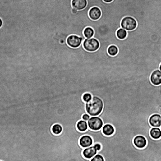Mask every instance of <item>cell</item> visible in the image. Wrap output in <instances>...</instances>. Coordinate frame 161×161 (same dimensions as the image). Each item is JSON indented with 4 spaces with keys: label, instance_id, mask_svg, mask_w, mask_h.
Instances as JSON below:
<instances>
[{
    "label": "cell",
    "instance_id": "cell-11",
    "mask_svg": "<svg viewBox=\"0 0 161 161\" xmlns=\"http://www.w3.org/2000/svg\"><path fill=\"white\" fill-rule=\"evenodd\" d=\"M87 0H72L71 5L73 8L77 10H81L85 9L87 6Z\"/></svg>",
    "mask_w": 161,
    "mask_h": 161
},
{
    "label": "cell",
    "instance_id": "cell-21",
    "mask_svg": "<svg viewBox=\"0 0 161 161\" xmlns=\"http://www.w3.org/2000/svg\"><path fill=\"white\" fill-rule=\"evenodd\" d=\"M91 161H104V159L102 155L97 154L91 159Z\"/></svg>",
    "mask_w": 161,
    "mask_h": 161
},
{
    "label": "cell",
    "instance_id": "cell-15",
    "mask_svg": "<svg viewBox=\"0 0 161 161\" xmlns=\"http://www.w3.org/2000/svg\"><path fill=\"white\" fill-rule=\"evenodd\" d=\"M76 127L80 132H85L89 128L87 122L83 120H80L77 122L76 124Z\"/></svg>",
    "mask_w": 161,
    "mask_h": 161
},
{
    "label": "cell",
    "instance_id": "cell-5",
    "mask_svg": "<svg viewBox=\"0 0 161 161\" xmlns=\"http://www.w3.org/2000/svg\"><path fill=\"white\" fill-rule=\"evenodd\" d=\"M84 40L82 37L76 35H71L67 38V43L70 47L73 48H77L81 45Z\"/></svg>",
    "mask_w": 161,
    "mask_h": 161
},
{
    "label": "cell",
    "instance_id": "cell-7",
    "mask_svg": "<svg viewBox=\"0 0 161 161\" xmlns=\"http://www.w3.org/2000/svg\"><path fill=\"white\" fill-rule=\"evenodd\" d=\"M134 145L137 148L143 149L147 145V140L144 136L139 135L135 137L133 140Z\"/></svg>",
    "mask_w": 161,
    "mask_h": 161
},
{
    "label": "cell",
    "instance_id": "cell-18",
    "mask_svg": "<svg viewBox=\"0 0 161 161\" xmlns=\"http://www.w3.org/2000/svg\"><path fill=\"white\" fill-rule=\"evenodd\" d=\"M117 37L120 39L123 40L125 39L127 36V31L125 29L121 28L119 29L116 32Z\"/></svg>",
    "mask_w": 161,
    "mask_h": 161
},
{
    "label": "cell",
    "instance_id": "cell-26",
    "mask_svg": "<svg viewBox=\"0 0 161 161\" xmlns=\"http://www.w3.org/2000/svg\"><path fill=\"white\" fill-rule=\"evenodd\" d=\"M2 24H3L2 21V19L1 18H0V28H1V27L2 26Z\"/></svg>",
    "mask_w": 161,
    "mask_h": 161
},
{
    "label": "cell",
    "instance_id": "cell-23",
    "mask_svg": "<svg viewBox=\"0 0 161 161\" xmlns=\"http://www.w3.org/2000/svg\"><path fill=\"white\" fill-rule=\"evenodd\" d=\"M95 148L98 151H99L101 150L102 148V146L99 143H97L94 145Z\"/></svg>",
    "mask_w": 161,
    "mask_h": 161
},
{
    "label": "cell",
    "instance_id": "cell-1",
    "mask_svg": "<svg viewBox=\"0 0 161 161\" xmlns=\"http://www.w3.org/2000/svg\"><path fill=\"white\" fill-rule=\"evenodd\" d=\"M104 104L102 99L97 96H93L91 100L86 102V110L91 117L98 116L101 113Z\"/></svg>",
    "mask_w": 161,
    "mask_h": 161
},
{
    "label": "cell",
    "instance_id": "cell-3",
    "mask_svg": "<svg viewBox=\"0 0 161 161\" xmlns=\"http://www.w3.org/2000/svg\"><path fill=\"white\" fill-rule=\"evenodd\" d=\"M83 44L84 49L89 52H95L98 50L100 47L99 41L94 38L85 39Z\"/></svg>",
    "mask_w": 161,
    "mask_h": 161
},
{
    "label": "cell",
    "instance_id": "cell-14",
    "mask_svg": "<svg viewBox=\"0 0 161 161\" xmlns=\"http://www.w3.org/2000/svg\"><path fill=\"white\" fill-rule=\"evenodd\" d=\"M150 135L153 139H159L161 137V130L159 127H153L150 131Z\"/></svg>",
    "mask_w": 161,
    "mask_h": 161
},
{
    "label": "cell",
    "instance_id": "cell-24",
    "mask_svg": "<svg viewBox=\"0 0 161 161\" xmlns=\"http://www.w3.org/2000/svg\"><path fill=\"white\" fill-rule=\"evenodd\" d=\"M78 11V10L73 8L71 10V12L72 13L74 14H75L77 13Z\"/></svg>",
    "mask_w": 161,
    "mask_h": 161
},
{
    "label": "cell",
    "instance_id": "cell-12",
    "mask_svg": "<svg viewBox=\"0 0 161 161\" xmlns=\"http://www.w3.org/2000/svg\"><path fill=\"white\" fill-rule=\"evenodd\" d=\"M149 122L153 127L160 128L161 126V116L159 114H154L150 117Z\"/></svg>",
    "mask_w": 161,
    "mask_h": 161
},
{
    "label": "cell",
    "instance_id": "cell-25",
    "mask_svg": "<svg viewBox=\"0 0 161 161\" xmlns=\"http://www.w3.org/2000/svg\"><path fill=\"white\" fill-rule=\"evenodd\" d=\"M103 1L105 3H110L112 2L113 0H103Z\"/></svg>",
    "mask_w": 161,
    "mask_h": 161
},
{
    "label": "cell",
    "instance_id": "cell-29",
    "mask_svg": "<svg viewBox=\"0 0 161 161\" xmlns=\"http://www.w3.org/2000/svg\"><path fill=\"white\" fill-rule=\"evenodd\" d=\"M160 129H161V127H160Z\"/></svg>",
    "mask_w": 161,
    "mask_h": 161
},
{
    "label": "cell",
    "instance_id": "cell-6",
    "mask_svg": "<svg viewBox=\"0 0 161 161\" xmlns=\"http://www.w3.org/2000/svg\"><path fill=\"white\" fill-rule=\"evenodd\" d=\"M150 79L151 83L154 85H161V71L159 69L154 71L152 73Z\"/></svg>",
    "mask_w": 161,
    "mask_h": 161
},
{
    "label": "cell",
    "instance_id": "cell-28",
    "mask_svg": "<svg viewBox=\"0 0 161 161\" xmlns=\"http://www.w3.org/2000/svg\"><path fill=\"white\" fill-rule=\"evenodd\" d=\"M99 23V22H97L96 23ZM105 24H106V23H105ZM96 24H95V25H96ZM95 25H94V26H95ZM94 27H93V28H94Z\"/></svg>",
    "mask_w": 161,
    "mask_h": 161
},
{
    "label": "cell",
    "instance_id": "cell-8",
    "mask_svg": "<svg viewBox=\"0 0 161 161\" xmlns=\"http://www.w3.org/2000/svg\"><path fill=\"white\" fill-rule=\"evenodd\" d=\"M97 150L93 145L84 148L83 154L85 158L88 159H91L97 154Z\"/></svg>",
    "mask_w": 161,
    "mask_h": 161
},
{
    "label": "cell",
    "instance_id": "cell-17",
    "mask_svg": "<svg viewBox=\"0 0 161 161\" xmlns=\"http://www.w3.org/2000/svg\"><path fill=\"white\" fill-rule=\"evenodd\" d=\"M119 50L118 47L115 45H110L107 49L108 54L111 56H115L117 54Z\"/></svg>",
    "mask_w": 161,
    "mask_h": 161
},
{
    "label": "cell",
    "instance_id": "cell-30",
    "mask_svg": "<svg viewBox=\"0 0 161 161\" xmlns=\"http://www.w3.org/2000/svg\"><path fill=\"white\" fill-rule=\"evenodd\" d=\"M160 116H161V113H160Z\"/></svg>",
    "mask_w": 161,
    "mask_h": 161
},
{
    "label": "cell",
    "instance_id": "cell-9",
    "mask_svg": "<svg viewBox=\"0 0 161 161\" xmlns=\"http://www.w3.org/2000/svg\"><path fill=\"white\" fill-rule=\"evenodd\" d=\"M93 141L92 138L88 135H85L80 138L79 141L80 145L85 148L92 145Z\"/></svg>",
    "mask_w": 161,
    "mask_h": 161
},
{
    "label": "cell",
    "instance_id": "cell-20",
    "mask_svg": "<svg viewBox=\"0 0 161 161\" xmlns=\"http://www.w3.org/2000/svg\"><path fill=\"white\" fill-rule=\"evenodd\" d=\"M92 98V95L89 93H86L84 94L83 96V100L86 102H87L91 100Z\"/></svg>",
    "mask_w": 161,
    "mask_h": 161
},
{
    "label": "cell",
    "instance_id": "cell-19",
    "mask_svg": "<svg viewBox=\"0 0 161 161\" xmlns=\"http://www.w3.org/2000/svg\"><path fill=\"white\" fill-rule=\"evenodd\" d=\"M63 128L61 125L59 124H56L52 127V132L55 135H60L62 131Z\"/></svg>",
    "mask_w": 161,
    "mask_h": 161
},
{
    "label": "cell",
    "instance_id": "cell-22",
    "mask_svg": "<svg viewBox=\"0 0 161 161\" xmlns=\"http://www.w3.org/2000/svg\"><path fill=\"white\" fill-rule=\"evenodd\" d=\"M91 117L89 114L86 113L83 115L82 118L83 120L87 121H88Z\"/></svg>",
    "mask_w": 161,
    "mask_h": 161
},
{
    "label": "cell",
    "instance_id": "cell-2",
    "mask_svg": "<svg viewBox=\"0 0 161 161\" xmlns=\"http://www.w3.org/2000/svg\"><path fill=\"white\" fill-rule=\"evenodd\" d=\"M121 25L122 28L127 31H131L136 29L137 26V22L133 17L126 16L122 19Z\"/></svg>",
    "mask_w": 161,
    "mask_h": 161
},
{
    "label": "cell",
    "instance_id": "cell-4",
    "mask_svg": "<svg viewBox=\"0 0 161 161\" xmlns=\"http://www.w3.org/2000/svg\"><path fill=\"white\" fill-rule=\"evenodd\" d=\"M87 123L89 127L94 131H98L102 129L104 125L103 121L98 116L91 117Z\"/></svg>",
    "mask_w": 161,
    "mask_h": 161
},
{
    "label": "cell",
    "instance_id": "cell-16",
    "mask_svg": "<svg viewBox=\"0 0 161 161\" xmlns=\"http://www.w3.org/2000/svg\"><path fill=\"white\" fill-rule=\"evenodd\" d=\"M94 34V29L91 27L88 26L84 30L83 34L87 39H90L93 37Z\"/></svg>",
    "mask_w": 161,
    "mask_h": 161
},
{
    "label": "cell",
    "instance_id": "cell-10",
    "mask_svg": "<svg viewBox=\"0 0 161 161\" xmlns=\"http://www.w3.org/2000/svg\"><path fill=\"white\" fill-rule=\"evenodd\" d=\"M102 15L100 9L98 7H94L91 8L89 12L90 17L93 20H97L99 19Z\"/></svg>",
    "mask_w": 161,
    "mask_h": 161
},
{
    "label": "cell",
    "instance_id": "cell-27",
    "mask_svg": "<svg viewBox=\"0 0 161 161\" xmlns=\"http://www.w3.org/2000/svg\"><path fill=\"white\" fill-rule=\"evenodd\" d=\"M159 70L161 71V63L160 64L159 66Z\"/></svg>",
    "mask_w": 161,
    "mask_h": 161
},
{
    "label": "cell",
    "instance_id": "cell-13",
    "mask_svg": "<svg viewBox=\"0 0 161 161\" xmlns=\"http://www.w3.org/2000/svg\"><path fill=\"white\" fill-rule=\"evenodd\" d=\"M102 129L104 135L108 136L113 135L115 132V129L114 126L109 124H107L104 125Z\"/></svg>",
    "mask_w": 161,
    "mask_h": 161
}]
</instances>
